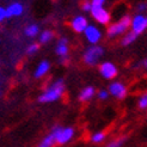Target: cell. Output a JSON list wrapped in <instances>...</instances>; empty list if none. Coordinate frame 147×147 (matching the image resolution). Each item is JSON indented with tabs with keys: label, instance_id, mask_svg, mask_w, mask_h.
<instances>
[{
	"label": "cell",
	"instance_id": "6da1fadb",
	"mask_svg": "<svg viewBox=\"0 0 147 147\" xmlns=\"http://www.w3.org/2000/svg\"><path fill=\"white\" fill-rule=\"evenodd\" d=\"M65 92V83L62 79L56 80L55 83H53L49 89L46 90L41 96L38 97L40 103H50V102H55L57 99H60L62 97V94Z\"/></svg>",
	"mask_w": 147,
	"mask_h": 147
},
{
	"label": "cell",
	"instance_id": "7a4b0ae2",
	"mask_svg": "<svg viewBox=\"0 0 147 147\" xmlns=\"http://www.w3.org/2000/svg\"><path fill=\"white\" fill-rule=\"evenodd\" d=\"M130 25H131V18H130V16L126 14V16H123L120 20H117L116 23L110 24L108 26L107 34L109 37H116V36L126 32L130 28Z\"/></svg>",
	"mask_w": 147,
	"mask_h": 147
},
{
	"label": "cell",
	"instance_id": "3957f363",
	"mask_svg": "<svg viewBox=\"0 0 147 147\" xmlns=\"http://www.w3.org/2000/svg\"><path fill=\"white\" fill-rule=\"evenodd\" d=\"M103 54H104V49H103V47H100L98 45L90 46L84 53V61L89 66H94V65L98 63L99 59L103 56Z\"/></svg>",
	"mask_w": 147,
	"mask_h": 147
},
{
	"label": "cell",
	"instance_id": "277c9868",
	"mask_svg": "<svg viewBox=\"0 0 147 147\" xmlns=\"http://www.w3.org/2000/svg\"><path fill=\"white\" fill-rule=\"evenodd\" d=\"M131 31L136 35H140L147 29V16L142 13H138L131 18Z\"/></svg>",
	"mask_w": 147,
	"mask_h": 147
},
{
	"label": "cell",
	"instance_id": "5b68a950",
	"mask_svg": "<svg viewBox=\"0 0 147 147\" xmlns=\"http://www.w3.org/2000/svg\"><path fill=\"white\" fill-rule=\"evenodd\" d=\"M91 14L99 24H108L110 23V19H111L109 11L104 9V6H92Z\"/></svg>",
	"mask_w": 147,
	"mask_h": 147
},
{
	"label": "cell",
	"instance_id": "8992f818",
	"mask_svg": "<svg viewBox=\"0 0 147 147\" xmlns=\"http://www.w3.org/2000/svg\"><path fill=\"white\" fill-rule=\"evenodd\" d=\"M84 34H85L86 40L91 43V46H96L102 38V31L96 25L89 24V26L86 28V30L84 31Z\"/></svg>",
	"mask_w": 147,
	"mask_h": 147
},
{
	"label": "cell",
	"instance_id": "52a82bcc",
	"mask_svg": "<svg viewBox=\"0 0 147 147\" xmlns=\"http://www.w3.org/2000/svg\"><path fill=\"white\" fill-rule=\"evenodd\" d=\"M99 73L102 74L103 78L105 79H114L119 71H117V67L113 63V62H109V61H105L103 62L100 66H99Z\"/></svg>",
	"mask_w": 147,
	"mask_h": 147
},
{
	"label": "cell",
	"instance_id": "ba28073f",
	"mask_svg": "<svg viewBox=\"0 0 147 147\" xmlns=\"http://www.w3.org/2000/svg\"><path fill=\"white\" fill-rule=\"evenodd\" d=\"M110 94H113L117 99H123L127 96V87L120 82H114L109 85V91Z\"/></svg>",
	"mask_w": 147,
	"mask_h": 147
},
{
	"label": "cell",
	"instance_id": "9c48e42d",
	"mask_svg": "<svg viewBox=\"0 0 147 147\" xmlns=\"http://www.w3.org/2000/svg\"><path fill=\"white\" fill-rule=\"evenodd\" d=\"M61 126H55L53 129H51L50 133L43 139V140L40 142L38 147H51L55 142H56V136L59 134V131L61 130Z\"/></svg>",
	"mask_w": 147,
	"mask_h": 147
},
{
	"label": "cell",
	"instance_id": "30bf717a",
	"mask_svg": "<svg viewBox=\"0 0 147 147\" xmlns=\"http://www.w3.org/2000/svg\"><path fill=\"white\" fill-rule=\"evenodd\" d=\"M73 136H74V129L72 127L61 128V130L59 131V134L56 136V142L59 145H63L66 142H68Z\"/></svg>",
	"mask_w": 147,
	"mask_h": 147
},
{
	"label": "cell",
	"instance_id": "8fae6325",
	"mask_svg": "<svg viewBox=\"0 0 147 147\" xmlns=\"http://www.w3.org/2000/svg\"><path fill=\"white\" fill-rule=\"evenodd\" d=\"M71 25L76 32H84L86 30V28L89 26V22H87V19L84 16H77L71 22Z\"/></svg>",
	"mask_w": 147,
	"mask_h": 147
},
{
	"label": "cell",
	"instance_id": "7c38bea8",
	"mask_svg": "<svg viewBox=\"0 0 147 147\" xmlns=\"http://www.w3.org/2000/svg\"><path fill=\"white\" fill-rule=\"evenodd\" d=\"M24 12V7L19 3H13L6 9V18H11L14 16H22Z\"/></svg>",
	"mask_w": 147,
	"mask_h": 147
},
{
	"label": "cell",
	"instance_id": "4fadbf2b",
	"mask_svg": "<svg viewBox=\"0 0 147 147\" xmlns=\"http://www.w3.org/2000/svg\"><path fill=\"white\" fill-rule=\"evenodd\" d=\"M55 51L59 56L61 57H67V54H68V40L65 38V37H61L59 40L57 45H56V48H55Z\"/></svg>",
	"mask_w": 147,
	"mask_h": 147
},
{
	"label": "cell",
	"instance_id": "5bb4252c",
	"mask_svg": "<svg viewBox=\"0 0 147 147\" xmlns=\"http://www.w3.org/2000/svg\"><path fill=\"white\" fill-rule=\"evenodd\" d=\"M50 68V63L47 61V60H43L42 62H40V65L37 66V68L35 71V78H41L46 74V73L49 71Z\"/></svg>",
	"mask_w": 147,
	"mask_h": 147
},
{
	"label": "cell",
	"instance_id": "9a60e30c",
	"mask_svg": "<svg viewBox=\"0 0 147 147\" xmlns=\"http://www.w3.org/2000/svg\"><path fill=\"white\" fill-rule=\"evenodd\" d=\"M93 96H94V89L92 86H87V87H85L84 90H82V92L79 93V100L87 102V100H90Z\"/></svg>",
	"mask_w": 147,
	"mask_h": 147
},
{
	"label": "cell",
	"instance_id": "2e32d148",
	"mask_svg": "<svg viewBox=\"0 0 147 147\" xmlns=\"http://www.w3.org/2000/svg\"><path fill=\"white\" fill-rule=\"evenodd\" d=\"M138 36L139 35H136L135 32H133V31H129V32H127L126 35L123 36V38H122V45L123 46H129V45H131L133 42H135V40L138 38Z\"/></svg>",
	"mask_w": 147,
	"mask_h": 147
},
{
	"label": "cell",
	"instance_id": "e0dca14e",
	"mask_svg": "<svg viewBox=\"0 0 147 147\" xmlns=\"http://www.w3.org/2000/svg\"><path fill=\"white\" fill-rule=\"evenodd\" d=\"M40 31V28L37 24H30V25H28L25 28V35L28 36V37H35V36H37Z\"/></svg>",
	"mask_w": 147,
	"mask_h": 147
},
{
	"label": "cell",
	"instance_id": "ac0fdd59",
	"mask_svg": "<svg viewBox=\"0 0 147 147\" xmlns=\"http://www.w3.org/2000/svg\"><path fill=\"white\" fill-rule=\"evenodd\" d=\"M53 37H54L53 31L46 30V31H43V32L40 35V42H41V43H48V42H50L51 40H53Z\"/></svg>",
	"mask_w": 147,
	"mask_h": 147
},
{
	"label": "cell",
	"instance_id": "d6986e66",
	"mask_svg": "<svg viewBox=\"0 0 147 147\" xmlns=\"http://www.w3.org/2000/svg\"><path fill=\"white\" fill-rule=\"evenodd\" d=\"M127 140V136H121L119 139H115V140L110 141L105 147H122V145L126 142Z\"/></svg>",
	"mask_w": 147,
	"mask_h": 147
},
{
	"label": "cell",
	"instance_id": "ffe728a7",
	"mask_svg": "<svg viewBox=\"0 0 147 147\" xmlns=\"http://www.w3.org/2000/svg\"><path fill=\"white\" fill-rule=\"evenodd\" d=\"M105 139V133L104 131H97V133H94L92 136H91V141L93 144H100L104 141Z\"/></svg>",
	"mask_w": 147,
	"mask_h": 147
},
{
	"label": "cell",
	"instance_id": "44dd1931",
	"mask_svg": "<svg viewBox=\"0 0 147 147\" xmlns=\"http://www.w3.org/2000/svg\"><path fill=\"white\" fill-rule=\"evenodd\" d=\"M138 107L140 109H147V92L144 93L138 100Z\"/></svg>",
	"mask_w": 147,
	"mask_h": 147
},
{
	"label": "cell",
	"instance_id": "7402d4cb",
	"mask_svg": "<svg viewBox=\"0 0 147 147\" xmlns=\"http://www.w3.org/2000/svg\"><path fill=\"white\" fill-rule=\"evenodd\" d=\"M38 49H40L38 43H31V45L28 47L26 51H28V54H35L36 51H38Z\"/></svg>",
	"mask_w": 147,
	"mask_h": 147
},
{
	"label": "cell",
	"instance_id": "603a6c76",
	"mask_svg": "<svg viewBox=\"0 0 147 147\" xmlns=\"http://www.w3.org/2000/svg\"><path fill=\"white\" fill-rule=\"evenodd\" d=\"M108 97H109V92H108L107 90H100V91L98 92V98H99V99L104 100V99H107Z\"/></svg>",
	"mask_w": 147,
	"mask_h": 147
},
{
	"label": "cell",
	"instance_id": "cb8c5ba5",
	"mask_svg": "<svg viewBox=\"0 0 147 147\" xmlns=\"http://www.w3.org/2000/svg\"><path fill=\"white\" fill-rule=\"evenodd\" d=\"M6 19V9L0 6V22H3Z\"/></svg>",
	"mask_w": 147,
	"mask_h": 147
},
{
	"label": "cell",
	"instance_id": "d4e9b609",
	"mask_svg": "<svg viewBox=\"0 0 147 147\" xmlns=\"http://www.w3.org/2000/svg\"><path fill=\"white\" fill-rule=\"evenodd\" d=\"M91 9H92V5H91V3H84L83 4V10L85 11V12H91Z\"/></svg>",
	"mask_w": 147,
	"mask_h": 147
},
{
	"label": "cell",
	"instance_id": "484cf974",
	"mask_svg": "<svg viewBox=\"0 0 147 147\" xmlns=\"http://www.w3.org/2000/svg\"><path fill=\"white\" fill-rule=\"evenodd\" d=\"M104 4H105L104 0H93V1H91L92 6H104Z\"/></svg>",
	"mask_w": 147,
	"mask_h": 147
},
{
	"label": "cell",
	"instance_id": "4316f807",
	"mask_svg": "<svg viewBox=\"0 0 147 147\" xmlns=\"http://www.w3.org/2000/svg\"><path fill=\"white\" fill-rule=\"evenodd\" d=\"M147 10V3H144V4H140V5H139L138 6V11L139 12H144V11H146Z\"/></svg>",
	"mask_w": 147,
	"mask_h": 147
},
{
	"label": "cell",
	"instance_id": "83f0119b",
	"mask_svg": "<svg viewBox=\"0 0 147 147\" xmlns=\"http://www.w3.org/2000/svg\"><path fill=\"white\" fill-rule=\"evenodd\" d=\"M142 66H144V67H146V68H147V59H146V60L142 62Z\"/></svg>",
	"mask_w": 147,
	"mask_h": 147
}]
</instances>
